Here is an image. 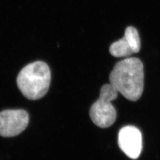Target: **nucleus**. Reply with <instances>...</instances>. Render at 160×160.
Here are the masks:
<instances>
[{
	"label": "nucleus",
	"mask_w": 160,
	"mask_h": 160,
	"mask_svg": "<svg viewBox=\"0 0 160 160\" xmlns=\"http://www.w3.org/2000/svg\"><path fill=\"white\" fill-rule=\"evenodd\" d=\"M109 82L127 99L137 101L143 91V63L137 58H129L118 62L109 75Z\"/></svg>",
	"instance_id": "obj_1"
},
{
	"label": "nucleus",
	"mask_w": 160,
	"mask_h": 160,
	"mask_svg": "<svg viewBox=\"0 0 160 160\" xmlns=\"http://www.w3.org/2000/svg\"><path fill=\"white\" fill-rule=\"evenodd\" d=\"M51 82V71L48 65L36 61L25 66L17 78L18 87L27 99L37 100L48 92Z\"/></svg>",
	"instance_id": "obj_2"
},
{
	"label": "nucleus",
	"mask_w": 160,
	"mask_h": 160,
	"mask_svg": "<svg viewBox=\"0 0 160 160\" xmlns=\"http://www.w3.org/2000/svg\"><path fill=\"white\" fill-rule=\"evenodd\" d=\"M118 93L112 84H105L102 87L99 99L89 110L92 121L97 126L107 128L116 121L117 113L112 102L118 98Z\"/></svg>",
	"instance_id": "obj_3"
},
{
	"label": "nucleus",
	"mask_w": 160,
	"mask_h": 160,
	"mask_svg": "<svg viewBox=\"0 0 160 160\" xmlns=\"http://www.w3.org/2000/svg\"><path fill=\"white\" fill-rule=\"evenodd\" d=\"M29 114L23 109H6L0 112V136H16L28 126Z\"/></svg>",
	"instance_id": "obj_4"
},
{
	"label": "nucleus",
	"mask_w": 160,
	"mask_h": 160,
	"mask_svg": "<svg viewBox=\"0 0 160 160\" xmlns=\"http://www.w3.org/2000/svg\"><path fill=\"white\" fill-rule=\"evenodd\" d=\"M118 144L122 151L129 158L136 159L142 150V136L134 126L122 128L118 134Z\"/></svg>",
	"instance_id": "obj_5"
},
{
	"label": "nucleus",
	"mask_w": 160,
	"mask_h": 160,
	"mask_svg": "<svg viewBox=\"0 0 160 160\" xmlns=\"http://www.w3.org/2000/svg\"><path fill=\"white\" fill-rule=\"evenodd\" d=\"M141 48V42L138 30L132 26L128 27L124 37L113 43L109 47V52L116 58L128 57L138 53Z\"/></svg>",
	"instance_id": "obj_6"
}]
</instances>
